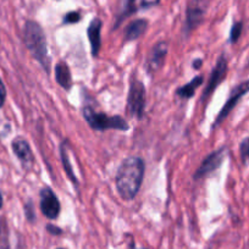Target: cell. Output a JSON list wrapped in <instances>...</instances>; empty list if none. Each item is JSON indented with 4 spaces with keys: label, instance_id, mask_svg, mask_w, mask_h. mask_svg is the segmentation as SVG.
I'll list each match as a JSON object with an SVG mask.
<instances>
[{
    "label": "cell",
    "instance_id": "6da1fadb",
    "mask_svg": "<svg viewBox=\"0 0 249 249\" xmlns=\"http://www.w3.org/2000/svg\"><path fill=\"white\" fill-rule=\"evenodd\" d=\"M144 162L138 157H130L120 165L116 174V188L124 200H132L142 186Z\"/></svg>",
    "mask_w": 249,
    "mask_h": 249
},
{
    "label": "cell",
    "instance_id": "7a4b0ae2",
    "mask_svg": "<svg viewBox=\"0 0 249 249\" xmlns=\"http://www.w3.org/2000/svg\"><path fill=\"white\" fill-rule=\"evenodd\" d=\"M25 43L30 52L32 53L33 56L38 59L40 64L44 65L47 69L49 65V59H48V49H47V40L43 30L38 23L30 22L26 23L25 26Z\"/></svg>",
    "mask_w": 249,
    "mask_h": 249
},
{
    "label": "cell",
    "instance_id": "3957f363",
    "mask_svg": "<svg viewBox=\"0 0 249 249\" xmlns=\"http://www.w3.org/2000/svg\"><path fill=\"white\" fill-rule=\"evenodd\" d=\"M83 115H85V119L87 120L88 124H90V127L94 128V130L104 131L110 130V128L121 131L128 130L127 122L120 116L110 117L105 114H98V112L93 111L90 107H86Z\"/></svg>",
    "mask_w": 249,
    "mask_h": 249
},
{
    "label": "cell",
    "instance_id": "277c9868",
    "mask_svg": "<svg viewBox=\"0 0 249 249\" xmlns=\"http://www.w3.org/2000/svg\"><path fill=\"white\" fill-rule=\"evenodd\" d=\"M145 107V89L140 81H133L131 83L130 94H128V109L133 116L141 119Z\"/></svg>",
    "mask_w": 249,
    "mask_h": 249
},
{
    "label": "cell",
    "instance_id": "5b68a950",
    "mask_svg": "<svg viewBox=\"0 0 249 249\" xmlns=\"http://www.w3.org/2000/svg\"><path fill=\"white\" fill-rule=\"evenodd\" d=\"M248 92H249V81H246V82L241 83V85H238L233 90H232L231 97L229 98V100L226 102L225 107H222V110L220 111L216 121H215V126H217L220 122L224 121V120L229 116V114L234 109V107H236L237 103L239 102V99H241V98L243 97L244 94H247Z\"/></svg>",
    "mask_w": 249,
    "mask_h": 249
},
{
    "label": "cell",
    "instance_id": "8992f818",
    "mask_svg": "<svg viewBox=\"0 0 249 249\" xmlns=\"http://www.w3.org/2000/svg\"><path fill=\"white\" fill-rule=\"evenodd\" d=\"M40 209L48 219H56L60 213V203L50 188H44L40 193Z\"/></svg>",
    "mask_w": 249,
    "mask_h": 249
},
{
    "label": "cell",
    "instance_id": "52a82bcc",
    "mask_svg": "<svg viewBox=\"0 0 249 249\" xmlns=\"http://www.w3.org/2000/svg\"><path fill=\"white\" fill-rule=\"evenodd\" d=\"M208 3L205 0H192L187 9V26L188 28H195L202 22L207 11Z\"/></svg>",
    "mask_w": 249,
    "mask_h": 249
},
{
    "label": "cell",
    "instance_id": "ba28073f",
    "mask_svg": "<svg viewBox=\"0 0 249 249\" xmlns=\"http://www.w3.org/2000/svg\"><path fill=\"white\" fill-rule=\"evenodd\" d=\"M225 153H226V149L225 148H221V149L216 150V152L212 153L204 161L202 162L200 167L198 169L197 174H196V178H199V177L205 176V175L210 174L212 171H215L217 167H220V165L222 164L225 158Z\"/></svg>",
    "mask_w": 249,
    "mask_h": 249
},
{
    "label": "cell",
    "instance_id": "9c48e42d",
    "mask_svg": "<svg viewBox=\"0 0 249 249\" xmlns=\"http://www.w3.org/2000/svg\"><path fill=\"white\" fill-rule=\"evenodd\" d=\"M226 72H227V61L224 56H221L219 59V61H217L214 71L212 72V77H210L209 83H208V87L204 92L205 98L210 97L212 92H214L215 88H216L217 86H219V83L225 78Z\"/></svg>",
    "mask_w": 249,
    "mask_h": 249
},
{
    "label": "cell",
    "instance_id": "30bf717a",
    "mask_svg": "<svg viewBox=\"0 0 249 249\" xmlns=\"http://www.w3.org/2000/svg\"><path fill=\"white\" fill-rule=\"evenodd\" d=\"M100 30H102V21L99 18H94L88 27V37H89L90 45H92V54L97 56L100 48Z\"/></svg>",
    "mask_w": 249,
    "mask_h": 249
},
{
    "label": "cell",
    "instance_id": "8fae6325",
    "mask_svg": "<svg viewBox=\"0 0 249 249\" xmlns=\"http://www.w3.org/2000/svg\"><path fill=\"white\" fill-rule=\"evenodd\" d=\"M13 149L15 152V154L18 155V159L23 162V164H31L33 160L32 152H31V148L28 145V143L26 142L22 138H18L13 142Z\"/></svg>",
    "mask_w": 249,
    "mask_h": 249
},
{
    "label": "cell",
    "instance_id": "7c38bea8",
    "mask_svg": "<svg viewBox=\"0 0 249 249\" xmlns=\"http://www.w3.org/2000/svg\"><path fill=\"white\" fill-rule=\"evenodd\" d=\"M167 53L166 43H159L154 47L152 54L149 57V69L150 70H158L161 66L162 61L165 59V55Z\"/></svg>",
    "mask_w": 249,
    "mask_h": 249
},
{
    "label": "cell",
    "instance_id": "4fadbf2b",
    "mask_svg": "<svg viewBox=\"0 0 249 249\" xmlns=\"http://www.w3.org/2000/svg\"><path fill=\"white\" fill-rule=\"evenodd\" d=\"M148 23L145 20H136L133 22H131L127 26V28H126V32H124V39L130 42V40L140 38L145 32Z\"/></svg>",
    "mask_w": 249,
    "mask_h": 249
},
{
    "label": "cell",
    "instance_id": "5bb4252c",
    "mask_svg": "<svg viewBox=\"0 0 249 249\" xmlns=\"http://www.w3.org/2000/svg\"><path fill=\"white\" fill-rule=\"evenodd\" d=\"M55 78L62 88L70 89L71 85H72V78H71L70 69L68 65L62 64V62L57 64L56 69H55Z\"/></svg>",
    "mask_w": 249,
    "mask_h": 249
},
{
    "label": "cell",
    "instance_id": "9a60e30c",
    "mask_svg": "<svg viewBox=\"0 0 249 249\" xmlns=\"http://www.w3.org/2000/svg\"><path fill=\"white\" fill-rule=\"evenodd\" d=\"M202 82H203V78L200 77V76L199 77H196L195 80L191 81L190 83H187V85L183 86V87L178 88V89H177V94H178L181 98H191L196 93L197 88L202 85Z\"/></svg>",
    "mask_w": 249,
    "mask_h": 249
},
{
    "label": "cell",
    "instance_id": "2e32d148",
    "mask_svg": "<svg viewBox=\"0 0 249 249\" xmlns=\"http://www.w3.org/2000/svg\"><path fill=\"white\" fill-rule=\"evenodd\" d=\"M239 152H241V158L242 161L244 164L249 162V137L244 138L241 142V145H239Z\"/></svg>",
    "mask_w": 249,
    "mask_h": 249
},
{
    "label": "cell",
    "instance_id": "e0dca14e",
    "mask_svg": "<svg viewBox=\"0 0 249 249\" xmlns=\"http://www.w3.org/2000/svg\"><path fill=\"white\" fill-rule=\"evenodd\" d=\"M242 23L241 22H237L234 23L233 27H232L231 33H230V40L231 43H236L238 40V38L241 37V33H242Z\"/></svg>",
    "mask_w": 249,
    "mask_h": 249
},
{
    "label": "cell",
    "instance_id": "ac0fdd59",
    "mask_svg": "<svg viewBox=\"0 0 249 249\" xmlns=\"http://www.w3.org/2000/svg\"><path fill=\"white\" fill-rule=\"evenodd\" d=\"M61 157H62V161H64V166H65L68 175L71 177V179H72L73 182H77V179H76L75 176H73V172H72V170H71V167H70L69 158H68V155H66L65 150H64V147H62V149H61Z\"/></svg>",
    "mask_w": 249,
    "mask_h": 249
},
{
    "label": "cell",
    "instance_id": "d6986e66",
    "mask_svg": "<svg viewBox=\"0 0 249 249\" xmlns=\"http://www.w3.org/2000/svg\"><path fill=\"white\" fill-rule=\"evenodd\" d=\"M81 15L78 13H70L65 16V22L68 23H75L80 21Z\"/></svg>",
    "mask_w": 249,
    "mask_h": 249
},
{
    "label": "cell",
    "instance_id": "ffe728a7",
    "mask_svg": "<svg viewBox=\"0 0 249 249\" xmlns=\"http://www.w3.org/2000/svg\"><path fill=\"white\" fill-rule=\"evenodd\" d=\"M5 95H6L5 87H4L3 82H1V81H0V107H3L4 102H5Z\"/></svg>",
    "mask_w": 249,
    "mask_h": 249
},
{
    "label": "cell",
    "instance_id": "44dd1931",
    "mask_svg": "<svg viewBox=\"0 0 249 249\" xmlns=\"http://www.w3.org/2000/svg\"><path fill=\"white\" fill-rule=\"evenodd\" d=\"M160 0H141V6H144V8H148V6H153L159 4Z\"/></svg>",
    "mask_w": 249,
    "mask_h": 249
},
{
    "label": "cell",
    "instance_id": "7402d4cb",
    "mask_svg": "<svg viewBox=\"0 0 249 249\" xmlns=\"http://www.w3.org/2000/svg\"><path fill=\"white\" fill-rule=\"evenodd\" d=\"M48 230H49V231H53L52 233H60V230L59 229H53V226H48Z\"/></svg>",
    "mask_w": 249,
    "mask_h": 249
},
{
    "label": "cell",
    "instance_id": "603a6c76",
    "mask_svg": "<svg viewBox=\"0 0 249 249\" xmlns=\"http://www.w3.org/2000/svg\"><path fill=\"white\" fill-rule=\"evenodd\" d=\"M200 62H202V61H200V60H198V61H197V62H196V64H195L196 69H199V65H200Z\"/></svg>",
    "mask_w": 249,
    "mask_h": 249
},
{
    "label": "cell",
    "instance_id": "cb8c5ba5",
    "mask_svg": "<svg viewBox=\"0 0 249 249\" xmlns=\"http://www.w3.org/2000/svg\"><path fill=\"white\" fill-rule=\"evenodd\" d=\"M1 205H3V198L0 196V208H1Z\"/></svg>",
    "mask_w": 249,
    "mask_h": 249
}]
</instances>
